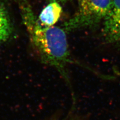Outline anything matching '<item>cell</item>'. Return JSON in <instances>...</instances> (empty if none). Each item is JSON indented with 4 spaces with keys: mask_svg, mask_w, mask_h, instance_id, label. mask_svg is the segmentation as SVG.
I'll return each instance as SVG.
<instances>
[{
    "mask_svg": "<svg viewBox=\"0 0 120 120\" xmlns=\"http://www.w3.org/2000/svg\"><path fill=\"white\" fill-rule=\"evenodd\" d=\"M20 10L30 42L41 62L57 70L69 86H71L68 68L72 64L80 63L73 60L71 55L65 30L54 26H42L27 4H22Z\"/></svg>",
    "mask_w": 120,
    "mask_h": 120,
    "instance_id": "6da1fadb",
    "label": "cell"
},
{
    "mask_svg": "<svg viewBox=\"0 0 120 120\" xmlns=\"http://www.w3.org/2000/svg\"><path fill=\"white\" fill-rule=\"evenodd\" d=\"M78 1L77 11L64 24V29L67 31L95 27L107 17L112 0Z\"/></svg>",
    "mask_w": 120,
    "mask_h": 120,
    "instance_id": "7a4b0ae2",
    "label": "cell"
},
{
    "mask_svg": "<svg viewBox=\"0 0 120 120\" xmlns=\"http://www.w3.org/2000/svg\"><path fill=\"white\" fill-rule=\"evenodd\" d=\"M104 21L105 40L108 44L120 45V0H112L110 10Z\"/></svg>",
    "mask_w": 120,
    "mask_h": 120,
    "instance_id": "3957f363",
    "label": "cell"
},
{
    "mask_svg": "<svg viewBox=\"0 0 120 120\" xmlns=\"http://www.w3.org/2000/svg\"><path fill=\"white\" fill-rule=\"evenodd\" d=\"M62 13V7L59 2H51L42 11L38 18L42 26L52 27L58 22Z\"/></svg>",
    "mask_w": 120,
    "mask_h": 120,
    "instance_id": "277c9868",
    "label": "cell"
},
{
    "mask_svg": "<svg viewBox=\"0 0 120 120\" xmlns=\"http://www.w3.org/2000/svg\"><path fill=\"white\" fill-rule=\"evenodd\" d=\"M12 32V25L9 14L0 1V47L9 39Z\"/></svg>",
    "mask_w": 120,
    "mask_h": 120,
    "instance_id": "5b68a950",
    "label": "cell"
},
{
    "mask_svg": "<svg viewBox=\"0 0 120 120\" xmlns=\"http://www.w3.org/2000/svg\"><path fill=\"white\" fill-rule=\"evenodd\" d=\"M44 120H85L81 116H79L73 112L64 115L56 114L54 116Z\"/></svg>",
    "mask_w": 120,
    "mask_h": 120,
    "instance_id": "8992f818",
    "label": "cell"
},
{
    "mask_svg": "<svg viewBox=\"0 0 120 120\" xmlns=\"http://www.w3.org/2000/svg\"><path fill=\"white\" fill-rule=\"evenodd\" d=\"M51 2H66V1H70V0H49Z\"/></svg>",
    "mask_w": 120,
    "mask_h": 120,
    "instance_id": "52a82bcc",
    "label": "cell"
},
{
    "mask_svg": "<svg viewBox=\"0 0 120 120\" xmlns=\"http://www.w3.org/2000/svg\"><path fill=\"white\" fill-rule=\"evenodd\" d=\"M20 1H25L26 0H20Z\"/></svg>",
    "mask_w": 120,
    "mask_h": 120,
    "instance_id": "ba28073f",
    "label": "cell"
}]
</instances>
